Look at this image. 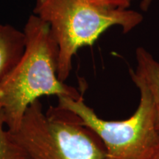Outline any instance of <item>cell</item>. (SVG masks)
<instances>
[{
  "mask_svg": "<svg viewBox=\"0 0 159 159\" xmlns=\"http://www.w3.org/2000/svg\"><path fill=\"white\" fill-rule=\"evenodd\" d=\"M24 33L25 52L0 83V114L11 132L19 128L27 108L40 97H83L75 87L61 82L57 77L58 45L49 24L37 16H30Z\"/></svg>",
  "mask_w": 159,
  "mask_h": 159,
  "instance_id": "1",
  "label": "cell"
},
{
  "mask_svg": "<svg viewBox=\"0 0 159 159\" xmlns=\"http://www.w3.org/2000/svg\"><path fill=\"white\" fill-rule=\"evenodd\" d=\"M35 16L48 23L58 45L57 77L64 83L72 57L84 46L92 45L103 32L118 25L128 33L142 21L139 12L99 7L83 0H36Z\"/></svg>",
  "mask_w": 159,
  "mask_h": 159,
  "instance_id": "2",
  "label": "cell"
},
{
  "mask_svg": "<svg viewBox=\"0 0 159 159\" xmlns=\"http://www.w3.org/2000/svg\"><path fill=\"white\" fill-rule=\"evenodd\" d=\"M27 159H104L102 142L76 115L61 107L47 112L37 99L26 111L19 128L11 132Z\"/></svg>",
  "mask_w": 159,
  "mask_h": 159,
  "instance_id": "3",
  "label": "cell"
},
{
  "mask_svg": "<svg viewBox=\"0 0 159 159\" xmlns=\"http://www.w3.org/2000/svg\"><path fill=\"white\" fill-rule=\"evenodd\" d=\"M133 81L140 92L139 104L134 114L125 120L100 118L83 97H57V106L76 115L80 124L100 139L105 150L104 159H150L159 152V132L150 95L142 83Z\"/></svg>",
  "mask_w": 159,
  "mask_h": 159,
  "instance_id": "4",
  "label": "cell"
},
{
  "mask_svg": "<svg viewBox=\"0 0 159 159\" xmlns=\"http://www.w3.org/2000/svg\"><path fill=\"white\" fill-rule=\"evenodd\" d=\"M136 71L130 69L132 80L140 81L148 89L153 105L156 127L159 132V62L143 47L136 52Z\"/></svg>",
  "mask_w": 159,
  "mask_h": 159,
  "instance_id": "5",
  "label": "cell"
},
{
  "mask_svg": "<svg viewBox=\"0 0 159 159\" xmlns=\"http://www.w3.org/2000/svg\"><path fill=\"white\" fill-rule=\"evenodd\" d=\"M25 33L13 26L0 24V83L21 59L25 50Z\"/></svg>",
  "mask_w": 159,
  "mask_h": 159,
  "instance_id": "6",
  "label": "cell"
},
{
  "mask_svg": "<svg viewBox=\"0 0 159 159\" xmlns=\"http://www.w3.org/2000/svg\"><path fill=\"white\" fill-rule=\"evenodd\" d=\"M0 159H27L22 147L16 142L12 133L6 128L0 114Z\"/></svg>",
  "mask_w": 159,
  "mask_h": 159,
  "instance_id": "7",
  "label": "cell"
},
{
  "mask_svg": "<svg viewBox=\"0 0 159 159\" xmlns=\"http://www.w3.org/2000/svg\"><path fill=\"white\" fill-rule=\"evenodd\" d=\"M85 2L99 7L108 9H127L133 0H83Z\"/></svg>",
  "mask_w": 159,
  "mask_h": 159,
  "instance_id": "8",
  "label": "cell"
},
{
  "mask_svg": "<svg viewBox=\"0 0 159 159\" xmlns=\"http://www.w3.org/2000/svg\"><path fill=\"white\" fill-rule=\"evenodd\" d=\"M152 0H142L141 2V8H142L144 11H147L150 7V4L152 2Z\"/></svg>",
  "mask_w": 159,
  "mask_h": 159,
  "instance_id": "9",
  "label": "cell"
},
{
  "mask_svg": "<svg viewBox=\"0 0 159 159\" xmlns=\"http://www.w3.org/2000/svg\"><path fill=\"white\" fill-rule=\"evenodd\" d=\"M150 159H159V152H158V153H157L156 155H155L154 156H152V158H150Z\"/></svg>",
  "mask_w": 159,
  "mask_h": 159,
  "instance_id": "10",
  "label": "cell"
}]
</instances>
